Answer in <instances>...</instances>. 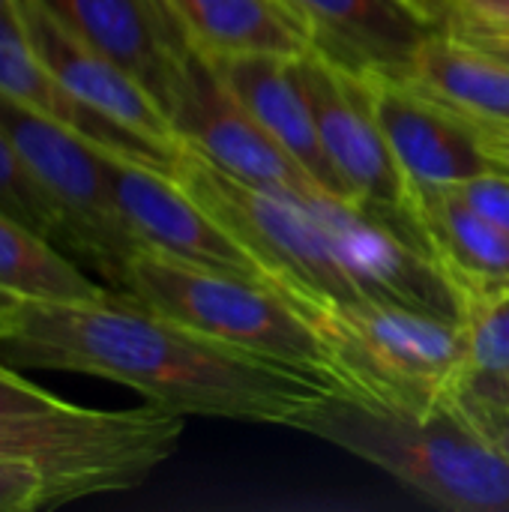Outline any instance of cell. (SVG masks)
<instances>
[{
  "label": "cell",
  "mask_w": 509,
  "mask_h": 512,
  "mask_svg": "<svg viewBox=\"0 0 509 512\" xmlns=\"http://www.w3.org/2000/svg\"><path fill=\"white\" fill-rule=\"evenodd\" d=\"M0 360L15 369L90 375L180 417L288 426L339 384L210 339L126 291L78 300H6Z\"/></svg>",
  "instance_id": "obj_1"
},
{
  "label": "cell",
  "mask_w": 509,
  "mask_h": 512,
  "mask_svg": "<svg viewBox=\"0 0 509 512\" xmlns=\"http://www.w3.org/2000/svg\"><path fill=\"white\" fill-rule=\"evenodd\" d=\"M297 429L387 471L435 507L509 512V456L459 396L429 411H402L333 390Z\"/></svg>",
  "instance_id": "obj_2"
},
{
  "label": "cell",
  "mask_w": 509,
  "mask_h": 512,
  "mask_svg": "<svg viewBox=\"0 0 509 512\" xmlns=\"http://www.w3.org/2000/svg\"><path fill=\"white\" fill-rule=\"evenodd\" d=\"M183 420L159 405L126 411L57 402L0 414V462L33 468L48 486V510L141 486L183 438Z\"/></svg>",
  "instance_id": "obj_3"
},
{
  "label": "cell",
  "mask_w": 509,
  "mask_h": 512,
  "mask_svg": "<svg viewBox=\"0 0 509 512\" xmlns=\"http://www.w3.org/2000/svg\"><path fill=\"white\" fill-rule=\"evenodd\" d=\"M171 177L255 258L267 282L306 318L327 306L369 300L333 231L306 195H285L237 180L183 144Z\"/></svg>",
  "instance_id": "obj_4"
},
{
  "label": "cell",
  "mask_w": 509,
  "mask_h": 512,
  "mask_svg": "<svg viewBox=\"0 0 509 512\" xmlns=\"http://www.w3.org/2000/svg\"><path fill=\"white\" fill-rule=\"evenodd\" d=\"M117 291L210 339L312 372L345 390L324 333L273 285L138 249L126 261Z\"/></svg>",
  "instance_id": "obj_5"
},
{
  "label": "cell",
  "mask_w": 509,
  "mask_h": 512,
  "mask_svg": "<svg viewBox=\"0 0 509 512\" xmlns=\"http://www.w3.org/2000/svg\"><path fill=\"white\" fill-rule=\"evenodd\" d=\"M309 321L330 342L348 393L402 411H429L459 393L468 360L465 321L360 300Z\"/></svg>",
  "instance_id": "obj_6"
},
{
  "label": "cell",
  "mask_w": 509,
  "mask_h": 512,
  "mask_svg": "<svg viewBox=\"0 0 509 512\" xmlns=\"http://www.w3.org/2000/svg\"><path fill=\"white\" fill-rule=\"evenodd\" d=\"M0 129L54 204L69 234L72 258L117 288L126 261L141 246L132 240L114 204L105 150L18 105L6 93H0Z\"/></svg>",
  "instance_id": "obj_7"
},
{
  "label": "cell",
  "mask_w": 509,
  "mask_h": 512,
  "mask_svg": "<svg viewBox=\"0 0 509 512\" xmlns=\"http://www.w3.org/2000/svg\"><path fill=\"white\" fill-rule=\"evenodd\" d=\"M297 63L324 150L345 180L354 204L432 258L417 189L405 177L378 123L363 75L318 48L303 54Z\"/></svg>",
  "instance_id": "obj_8"
},
{
  "label": "cell",
  "mask_w": 509,
  "mask_h": 512,
  "mask_svg": "<svg viewBox=\"0 0 509 512\" xmlns=\"http://www.w3.org/2000/svg\"><path fill=\"white\" fill-rule=\"evenodd\" d=\"M360 75L378 123L414 189L456 186L486 171H509L507 150L444 102L381 69Z\"/></svg>",
  "instance_id": "obj_9"
},
{
  "label": "cell",
  "mask_w": 509,
  "mask_h": 512,
  "mask_svg": "<svg viewBox=\"0 0 509 512\" xmlns=\"http://www.w3.org/2000/svg\"><path fill=\"white\" fill-rule=\"evenodd\" d=\"M174 132L216 168L285 195H318V183L243 108L216 66L192 51L183 90L171 108Z\"/></svg>",
  "instance_id": "obj_10"
},
{
  "label": "cell",
  "mask_w": 509,
  "mask_h": 512,
  "mask_svg": "<svg viewBox=\"0 0 509 512\" xmlns=\"http://www.w3.org/2000/svg\"><path fill=\"white\" fill-rule=\"evenodd\" d=\"M105 171L120 219L141 249L270 285L255 258L168 171L111 153Z\"/></svg>",
  "instance_id": "obj_11"
},
{
  "label": "cell",
  "mask_w": 509,
  "mask_h": 512,
  "mask_svg": "<svg viewBox=\"0 0 509 512\" xmlns=\"http://www.w3.org/2000/svg\"><path fill=\"white\" fill-rule=\"evenodd\" d=\"M69 30L126 69L171 117L192 48L165 0H42Z\"/></svg>",
  "instance_id": "obj_12"
},
{
  "label": "cell",
  "mask_w": 509,
  "mask_h": 512,
  "mask_svg": "<svg viewBox=\"0 0 509 512\" xmlns=\"http://www.w3.org/2000/svg\"><path fill=\"white\" fill-rule=\"evenodd\" d=\"M12 18L30 51L75 96L168 150L183 147L162 105L126 69L69 30L42 0H12Z\"/></svg>",
  "instance_id": "obj_13"
},
{
  "label": "cell",
  "mask_w": 509,
  "mask_h": 512,
  "mask_svg": "<svg viewBox=\"0 0 509 512\" xmlns=\"http://www.w3.org/2000/svg\"><path fill=\"white\" fill-rule=\"evenodd\" d=\"M327 57L366 72L402 75L417 48L444 27L438 0H291Z\"/></svg>",
  "instance_id": "obj_14"
},
{
  "label": "cell",
  "mask_w": 509,
  "mask_h": 512,
  "mask_svg": "<svg viewBox=\"0 0 509 512\" xmlns=\"http://www.w3.org/2000/svg\"><path fill=\"white\" fill-rule=\"evenodd\" d=\"M297 60L300 57L285 54H237L210 63L243 108L282 144V150L318 183L321 192L354 201L324 150Z\"/></svg>",
  "instance_id": "obj_15"
},
{
  "label": "cell",
  "mask_w": 509,
  "mask_h": 512,
  "mask_svg": "<svg viewBox=\"0 0 509 512\" xmlns=\"http://www.w3.org/2000/svg\"><path fill=\"white\" fill-rule=\"evenodd\" d=\"M0 93L15 99L18 105L42 114L45 120L81 135L93 147L123 156L141 165H153L162 171H174L180 150H168L135 129L117 123L114 117L102 114L99 108L87 105L81 96H75L24 42L12 9L0 15Z\"/></svg>",
  "instance_id": "obj_16"
},
{
  "label": "cell",
  "mask_w": 509,
  "mask_h": 512,
  "mask_svg": "<svg viewBox=\"0 0 509 512\" xmlns=\"http://www.w3.org/2000/svg\"><path fill=\"white\" fill-rule=\"evenodd\" d=\"M399 78L480 126L509 156V66L504 60L444 24L417 48Z\"/></svg>",
  "instance_id": "obj_17"
},
{
  "label": "cell",
  "mask_w": 509,
  "mask_h": 512,
  "mask_svg": "<svg viewBox=\"0 0 509 512\" xmlns=\"http://www.w3.org/2000/svg\"><path fill=\"white\" fill-rule=\"evenodd\" d=\"M429 252L450 285L471 303L509 291V234L474 213L450 186L417 189Z\"/></svg>",
  "instance_id": "obj_18"
},
{
  "label": "cell",
  "mask_w": 509,
  "mask_h": 512,
  "mask_svg": "<svg viewBox=\"0 0 509 512\" xmlns=\"http://www.w3.org/2000/svg\"><path fill=\"white\" fill-rule=\"evenodd\" d=\"M192 51L207 60L237 54L303 57L315 48L291 0H165Z\"/></svg>",
  "instance_id": "obj_19"
},
{
  "label": "cell",
  "mask_w": 509,
  "mask_h": 512,
  "mask_svg": "<svg viewBox=\"0 0 509 512\" xmlns=\"http://www.w3.org/2000/svg\"><path fill=\"white\" fill-rule=\"evenodd\" d=\"M105 285L48 237L0 207V297L6 300H78Z\"/></svg>",
  "instance_id": "obj_20"
},
{
  "label": "cell",
  "mask_w": 509,
  "mask_h": 512,
  "mask_svg": "<svg viewBox=\"0 0 509 512\" xmlns=\"http://www.w3.org/2000/svg\"><path fill=\"white\" fill-rule=\"evenodd\" d=\"M465 327L468 360L456 396L509 408V291L471 303Z\"/></svg>",
  "instance_id": "obj_21"
},
{
  "label": "cell",
  "mask_w": 509,
  "mask_h": 512,
  "mask_svg": "<svg viewBox=\"0 0 509 512\" xmlns=\"http://www.w3.org/2000/svg\"><path fill=\"white\" fill-rule=\"evenodd\" d=\"M0 207L6 213H12L15 219H21L24 225H30L33 231H39L42 237H48L66 255H72L69 234H66L54 204L48 201L42 186L33 180V174L27 171L24 159L15 153V147L3 129H0Z\"/></svg>",
  "instance_id": "obj_22"
},
{
  "label": "cell",
  "mask_w": 509,
  "mask_h": 512,
  "mask_svg": "<svg viewBox=\"0 0 509 512\" xmlns=\"http://www.w3.org/2000/svg\"><path fill=\"white\" fill-rule=\"evenodd\" d=\"M450 30L465 36H509V0H438Z\"/></svg>",
  "instance_id": "obj_23"
},
{
  "label": "cell",
  "mask_w": 509,
  "mask_h": 512,
  "mask_svg": "<svg viewBox=\"0 0 509 512\" xmlns=\"http://www.w3.org/2000/svg\"><path fill=\"white\" fill-rule=\"evenodd\" d=\"M474 213L509 234V171H486L450 186Z\"/></svg>",
  "instance_id": "obj_24"
},
{
  "label": "cell",
  "mask_w": 509,
  "mask_h": 512,
  "mask_svg": "<svg viewBox=\"0 0 509 512\" xmlns=\"http://www.w3.org/2000/svg\"><path fill=\"white\" fill-rule=\"evenodd\" d=\"M48 510V486L27 465L0 462V512Z\"/></svg>",
  "instance_id": "obj_25"
},
{
  "label": "cell",
  "mask_w": 509,
  "mask_h": 512,
  "mask_svg": "<svg viewBox=\"0 0 509 512\" xmlns=\"http://www.w3.org/2000/svg\"><path fill=\"white\" fill-rule=\"evenodd\" d=\"M57 402H60V396H54L45 387L27 381L15 366L0 360V414H9V411H39V408H51Z\"/></svg>",
  "instance_id": "obj_26"
},
{
  "label": "cell",
  "mask_w": 509,
  "mask_h": 512,
  "mask_svg": "<svg viewBox=\"0 0 509 512\" xmlns=\"http://www.w3.org/2000/svg\"><path fill=\"white\" fill-rule=\"evenodd\" d=\"M459 402L468 408V414L480 423V429L504 450L509 456V408H495V405H483V402H471V399H462Z\"/></svg>",
  "instance_id": "obj_27"
},
{
  "label": "cell",
  "mask_w": 509,
  "mask_h": 512,
  "mask_svg": "<svg viewBox=\"0 0 509 512\" xmlns=\"http://www.w3.org/2000/svg\"><path fill=\"white\" fill-rule=\"evenodd\" d=\"M462 36H465V33H462ZM465 39H471L474 45H480L483 51L495 54L498 60H504L509 66V36H465Z\"/></svg>",
  "instance_id": "obj_28"
},
{
  "label": "cell",
  "mask_w": 509,
  "mask_h": 512,
  "mask_svg": "<svg viewBox=\"0 0 509 512\" xmlns=\"http://www.w3.org/2000/svg\"><path fill=\"white\" fill-rule=\"evenodd\" d=\"M9 9H12V0H0V15L9 12Z\"/></svg>",
  "instance_id": "obj_29"
},
{
  "label": "cell",
  "mask_w": 509,
  "mask_h": 512,
  "mask_svg": "<svg viewBox=\"0 0 509 512\" xmlns=\"http://www.w3.org/2000/svg\"><path fill=\"white\" fill-rule=\"evenodd\" d=\"M3 303H6V297H0V309H3Z\"/></svg>",
  "instance_id": "obj_30"
}]
</instances>
